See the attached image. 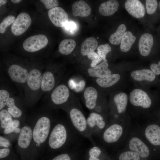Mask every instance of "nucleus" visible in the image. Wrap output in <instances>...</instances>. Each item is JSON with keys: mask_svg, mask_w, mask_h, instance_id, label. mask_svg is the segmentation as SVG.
Masks as SVG:
<instances>
[{"mask_svg": "<svg viewBox=\"0 0 160 160\" xmlns=\"http://www.w3.org/2000/svg\"><path fill=\"white\" fill-rule=\"evenodd\" d=\"M78 134L69 121L56 120L48 138V147L56 150L77 146L76 144Z\"/></svg>", "mask_w": 160, "mask_h": 160, "instance_id": "nucleus-1", "label": "nucleus"}, {"mask_svg": "<svg viewBox=\"0 0 160 160\" xmlns=\"http://www.w3.org/2000/svg\"><path fill=\"white\" fill-rule=\"evenodd\" d=\"M49 109L42 110L35 116L32 129L33 147H40L47 142L52 126L56 120Z\"/></svg>", "mask_w": 160, "mask_h": 160, "instance_id": "nucleus-2", "label": "nucleus"}, {"mask_svg": "<svg viewBox=\"0 0 160 160\" xmlns=\"http://www.w3.org/2000/svg\"><path fill=\"white\" fill-rule=\"evenodd\" d=\"M43 72L37 67L31 68L24 88L23 99L29 107L34 105L42 95L41 85Z\"/></svg>", "mask_w": 160, "mask_h": 160, "instance_id": "nucleus-3", "label": "nucleus"}, {"mask_svg": "<svg viewBox=\"0 0 160 160\" xmlns=\"http://www.w3.org/2000/svg\"><path fill=\"white\" fill-rule=\"evenodd\" d=\"M62 109L67 113L69 121L77 132L91 139L92 136L87 126V118L81 108L72 102Z\"/></svg>", "mask_w": 160, "mask_h": 160, "instance_id": "nucleus-4", "label": "nucleus"}, {"mask_svg": "<svg viewBox=\"0 0 160 160\" xmlns=\"http://www.w3.org/2000/svg\"><path fill=\"white\" fill-rule=\"evenodd\" d=\"M49 94L48 104L51 109L62 108L72 102L69 101L70 89L64 83L59 84Z\"/></svg>", "mask_w": 160, "mask_h": 160, "instance_id": "nucleus-5", "label": "nucleus"}, {"mask_svg": "<svg viewBox=\"0 0 160 160\" xmlns=\"http://www.w3.org/2000/svg\"><path fill=\"white\" fill-rule=\"evenodd\" d=\"M62 72L46 69L43 72L41 85L42 95L49 94L59 84L62 79Z\"/></svg>", "mask_w": 160, "mask_h": 160, "instance_id": "nucleus-6", "label": "nucleus"}, {"mask_svg": "<svg viewBox=\"0 0 160 160\" xmlns=\"http://www.w3.org/2000/svg\"><path fill=\"white\" fill-rule=\"evenodd\" d=\"M48 40L44 34H38L30 36L24 41L23 49L26 51L34 52L40 50L47 45Z\"/></svg>", "mask_w": 160, "mask_h": 160, "instance_id": "nucleus-7", "label": "nucleus"}, {"mask_svg": "<svg viewBox=\"0 0 160 160\" xmlns=\"http://www.w3.org/2000/svg\"><path fill=\"white\" fill-rule=\"evenodd\" d=\"M31 23V19L27 13H20L12 24L11 30L15 36H19L23 33L28 28Z\"/></svg>", "mask_w": 160, "mask_h": 160, "instance_id": "nucleus-8", "label": "nucleus"}, {"mask_svg": "<svg viewBox=\"0 0 160 160\" xmlns=\"http://www.w3.org/2000/svg\"><path fill=\"white\" fill-rule=\"evenodd\" d=\"M88 127L92 135L97 136L106 126L102 116L99 113L92 111L87 118Z\"/></svg>", "mask_w": 160, "mask_h": 160, "instance_id": "nucleus-9", "label": "nucleus"}, {"mask_svg": "<svg viewBox=\"0 0 160 160\" xmlns=\"http://www.w3.org/2000/svg\"><path fill=\"white\" fill-rule=\"evenodd\" d=\"M23 99L12 95L9 99L5 108L15 119H20L24 115L23 104Z\"/></svg>", "mask_w": 160, "mask_h": 160, "instance_id": "nucleus-10", "label": "nucleus"}, {"mask_svg": "<svg viewBox=\"0 0 160 160\" xmlns=\"http://www.w3.org/2000/svg\"><path fill=\"white\" fill-rule=\"evenodd\" d=\"M129 100L133 105L145 108H149L152 103L151 100L147 94L139 89H135L131 92Z\"/></svg>", "mask_w": 160, "mask_h": 160, "instance_id": "nucleus-11", "label": "nucleus"}, {"mask_svg": "<svg viewBox=\"0 0 160 160\" xmlns=\"http://www.w3.org/2000/svg\"><path fill=\"white\" fill-rule=\"evenodd\" d=\"M49 18L52 23L58 27H63L68 22V16L63 9L56 7L49 9L48 12Z\"/></svg>", "mask_w": 160, "mask_h": 160, "instance_id": "nucleus-12", "label": "nucleus"}, {"mask_svg": "<svg viewBox=\"0 0 160 160\" xmlns=\"http://www.w3.org/2000/svg\"><path fill=\"white\" fill-rule=\"evenodd\" d=\"M32 129L28 125L23 126L21 128L17 140L18 147L25 150L33 147Z\"/></svg>", "mask_w": 160, "mask_h": 160, "instance_id": "nucleus-13", "label": "nucleus"}, {"mask_svg": "<svg viewBox=\"0 0 160 160\" xmlns=\"http://www.w3.org/2000/svg\"><path fill=\"white\" fill-rule=\"evenodd\" d=\"M122 126L117 124H113L104 131L102 138L106 143L111 144L116 142L120 138L123 133Z\"/></svg>", "mask_w": 160, "mask_h": 160, "instance_id": "nucleus-14", "label": "nucleus"}, {"mask_svg": "<svg viewBox=\"0 0 160 160\" xmlns=\"http://www.w3.org/2000/svg\"><path fill=\"white\" fill-rule=\"evenodd\" d=\"M124 7L127 12L134 17L140 18L145 15V7L139 0H127L125 3Z\"/></svg>", "mask_w": 160, "mask_h": 160, "instance_id": "nucleus-15", "label": "nucleus"}, {"mask_svg": "<svg viewBox=\"0 0 160 160\" xmlns=\"http://www.w3.org/2000/svg\"><path fill=\"white\" fill-rule=\"evenodd\" d=\"M84 97L86 107L93 111L97 106L98 94L97 89L93 86L88 87L84 90Z\"/></svg>", "mask_w": 160, "mask_h": 160, "instance_id": "nucleus-16", "label": "nucleus"}, {"mask_svg": "<svg viewBox=\"0 0 160 160\" xmlns=\"http://www.w3.org/2000/svg\"><path fill=\"white\" fill-rule=\"evenodd\" d=\"M153 44L152 35L149 33L143 34L140 37L139 43V50L140 54L146 56L150 54Z\"/></svg>", "mask_w": 160, "mask_h": 160, "instance_id": "nucleus-17", "label": "nucleus"}, {"mask_svg": "<svg viewBox=\"0 0 160 160\" xmlns=\"http://www.w3.org/2000/svg\"><path fill=\"white\" fill-rule=\"evenodd\" d=\"M129 147L131 151L137 153L142 158H147L149 155L150 151L148 147L137 137H133L130 140Z\"/></svg>", "mask_w": 160, "mask_h": 160, "instance_id": "nucleus-18", "label": "nucleus"}, {"mask_svg": "<svg viewBox=\"0 0 160 160\" xmlns=\"http://www.w3.org/2000/svg\"><path fill=\"white\" fill-rule=\"evenodd\" d=\"M107 62L103 61L94 67L89 68L87 70L88 75L92 77L102 78L111 74L108 68Z\"/></svg>", "mask_w": 160, "mask_h": 160, "instance_id": "nucleus-19", "label": "nucleus"}, {"mask_svg": "<svg viewBox=\"0 0 160 160\" xmlns=\"http://www.w3.org/2000/svg\"><path fill=\"white\" fill-rule=\"evenodd\" d=\"M146 138L152 144L160 145V127L156 124L148 125L145 131Z\"/></svg>", "mask_w": 160, "mask_h": 160, "instance_id": "nucleus-20", "label": "nucleus"}, {"mask_svg": "<svg viewBox=\"0 0 160 160\" xmlns=\"http://www.w3.org/2000/svg\"><path fill=\"white\" fill-rule=\"evenodd\" d=\"M73 14L75 17H86L91 13L89 6L85 1L80 0L74 3L72 6Z\"/></svg>", "mask_w": 160, "mask_h": 160, "instance_id": "nucleus-21", "label": "nucleus"}, {"mask_svg": "<svg viewBox=\"0 0 160 160\" xmlns=\"http://www.w3.org/2000/svg\"><path fill=\"white\" fill-rule=\"evenodd\" d=\"M119 4L116 0H110L100 4L99 8L100 13L104 16L113 14L118 9Z\"/></svg>", "mask_w": 160, "mask_h": 160, "instance_id": "nucleus-22", "label": "nucleus"}, {"mask_svg": "<svg viewBox=\"0 0 160 160\" xmlns=\"http://www.w3.org/2000/svg\"><path fill=\"white\" fill-rule=\"evenodd\" d=\"M131 76L133 79L138 81L151 82L154 81L156 77L155 74L151 70L145 69L133 71L131 73Z\"/></svg>", "mask_w": 160, "mask_h": 160, "instance_id": "nucleus-23", "label": "nucleus"}, {"mask_svg": "<svg viewBox=\"0 0 160 160\" xmlns=\"http://www.w3.org/2000/svg\"><path fill=\"white\" fill-rule=\"evenodd\" d=\"M120 75L118 74H112L102 78H96L95 81L97 84L102 88H106L111 87L119 80Z\"/></svg>", "mask_w": 160, "mask_h": 160, "instance_id": "nucleus-24", "label": "nucleus"}, {"mask_svg": "<svg viewBox=\"0 0 160 160\" xmlns=\"http://www.w3.org/2000/svg\"><path fill=\"white\" fill-rule=\"evenodd\" d=\"M98 45L96 39L92 37L85 39L82 43L81 48V52L84 56L87 55L94 52Z\"/></svg>", "mask_w": 160, "mask_h": 160, "instance_id": "nucleus-25", "label": "nucleus"}, {"mask_svg": "<svg viewBox=\"0 0 160 160\" xmlns=\"http://www.w3.org/2000/svg\"><path fill=\"white\" fill-rule=\"evenodd\" d=\"M136 40V37L130 31H126L124 34L120 43V49L124 52L128 51Z\"/></svg>", "mask_w": 160, "mask_h": 160, "instance_id": "nucleus-26", "label": "nucleus"}, {"mask_svg": "<svg viewBox=\"0 0 160 160\" xmlns=\"http://www.w3.org/2000/svg\"><path fill=\"white\" fill-rule=\"evenodd\" d=\"M118 112L121 113L126 110L128 102V97L126 93L121 92L116 94L113 98Z\"/></svg>", "mask_w": 160, "mask_h": 160, "instance_id": "nucleus-27", "label": "nucleus"}, {"mask_svg": "<svg viewBox=\"0 0 160 160\" xmlns=\"http://www.w3.org/2000/svg\"><path fill=\"white\" fill-rule=\"evenodd\" d=\"M76 46L75 41L73 39H65L60 43L58 47L59 51L62 54L67 55L70 54Z\"/></svg>", "mask_w": 160, "mask_h": 160, "instance_id": "nucleus-28", "label": "nucleus"}, {"mask_svg": "<svg viewBox=\"0 0 160 160\" xmlns=\"http://www.w3.org/2000/svg\"><path fill=\"white\" fill-rule=\"evenodd\" d=\"M126 29L127 27L124 24L120 25L116 32L112 34L110 36L109 41L110 43L114 45H118L120 44Z\"/></svg>", "mask_w": 160, "mask_h": 160, "instance_id": "nucleus-29", "label": "nucleus"}, {"mask_svg": "<svg viewBox=\"0 0 160 160\" xmlns=\"http://www.w3.org/2000/svg\"><path fill=\"white\" fill-rule=\"evenodd\" d=\"M13 117L5 108L0 110V127L4 130L12 121Z\"/></svg>", "mask_w": 160, "mask_h": 160, "instance_id": "nucleus-30", "label": "nucleus"}, {"mask_svg": "<svg viewBox=\"0 0 160 160\" xmlns=\"http://www.w3.org/2000/svg\"><path fill=\"white\" fill-rule=\"evenodd\" d=\"M13 94L7 88L1 86L0 89V110L6 107L10 97Z\"/></svg>", "mask_w": 160, "mask_h": 160, "instance_id": "nucleus-31", "label": "nucleus"}, {"mask_svg": "<svg viewBox=\"0 0 160 160\" xmlns=\"http://www.w3.org/2000/svg\"><path fill=\"white\" fill-rule=\"evenodd\" d=\"M20 124V120L13 119L11 123L4 130V133L6 135L13 133L19 134L21 130V128L19 127Z\"/></svg>", "mask_w": 160, "mask_h": 160, "instance_id": "nucleus-32", "label": "nucleus"}, {"mask_svg": "<svg viewBox=\"0 0 160 160\" xmlns=\"http://www.w3.org/2000/svg\"><path fill=\"white\" fill-rule=\"evenodd\" d=\"M111 50V48L107 43L100 45L97 48V52L103 61L107 62L106 55Z\"/></svg>", "mask_w": 160, "mask_h": 160, "instance_id": "nucleus-33", "label": "nucleus"}, {"mask_svg": "<svg viewBox=\"0 0 160 160\" xmlns=\"http://www.w3.org/2000/svg\"><path fill=\"white\" fill-rule=\"evenodd\" d=\"M119 160H140V156L132 151H125L121 153L119 157Z\"/></svg>", "mask_w": 160, "mask_h": 160, "instance_id": "nucleus-34", "label": "nucleus"}, {"mask_svg": "<svg viewBox=\"0 0 160 160\" xmlns=\"http://www.w3.org/2000/svg\"><path fill=\"white\" fill-rule=\"evenodd\" d=\"M15 19V17L12 15H8L4 18L0 24V33H4L6 28L12 24Z\"/></svg>", "mask_w": 160, "mask_h": 160, "instance_id": "nucleus-35", "label": "nucleus"}, {"mask_svg": "<svg viewBox=\"0 0 160 160\" xmlns=\"http://www.w3.org/2000/svg\"><path fill=\"white\" fill-rule=\"evenodd\" d=\"M145 5L147 13L149 15H152L156 11L158 6L157 1L146 0Z\"/></svg>", "mask_w": 160, "mask_h": 160, "instance_id": "nucleus-36", "label": "nucleus"}, {"mask_svg": "<svg viewBox=\"0 0 160 160\" xmlns=\"http://www.w3.org/2000/svg\"><path fill=\"white\" fill-rule=\"evenodd\" d=\"M87 56L89 59L91 60L90 64L91 67H94L97 65L102 60L97 53L95 52L88 55Z\"/></svg>", "mask_w": 160, "mask_h": 160, "instance_id": "nucleus-37", "label": "nucleus"}, {"mask_svg": "<svg viewBox=\"0 0 160 160\" xmlns=\"http://www.w3.org/2000/svg\"><path fill=\"white\" fill-rule=\"evenodd\" d=\"M47 9H51L57 7L59 5L58 1L57 0H41Z\"/></svg>", "mask_w": 160, "mask_h": 160, "instance_id": "nucleus-38", "label": "nucleus"}, {"mask_svg": "<svg viewBox=\"0 0 160 160\" xmlns=\"http://www.w3.org/2000/svg\"><path fill=\"white\" fill-rule=\"evenodd\" d=\"M0 146L4 148H9L11 147V144L9 141L5 137L0 135Z\"/></svg>", "mask_w": 160, "mask_h": 160, "instance_id": "nucleus-39", "label": "nucleus"}, {"mask_svg": "<svg viewBox=\"0 0 160 160\" xmlns=\"http://www.w3.org/2000/svg\"><path fill=\"white\" fill-rule=\"evenodd\" d=\"M63 27L68 31L72 32L75 30L76 28V25L73 22H68Z\"/></svg>", "mask_w": 160, "mask_h": 160, "instance_id": "nucleus-40", "label": "nucleus"}, {"mask_svg": "<svg viewBox=\"0 0 160 160\" xmlns=\"http://www.w3.org/2000/svg\"><path fill=\"white\" fill-rule=\"evenodd\" d=\"M150 68L152 72L156 75L160 74V61L158 64L153 63L150 66Z\"/></svg>", "mask_w": 160, "mask_h": 160, "instance_id": "nucleus-41", "label": "nucleus"}, {"mask_svg": "<svg viewBox=\"0 0 160 160\" xmlns=\"http://www.w3.org/2000/svg\"><path fill=\"white\" fill-rule=\"evenodd\" d=\"M52 160H71V159L68 153H64L58 155Z\"/></svg>", "mask_w": 160, "mask_h": 160, "instance_id": "nucleus-42", "label": "nucleus"}, {"mask_svg": "<svg viewBox=\"0 0 160 160\" xmlns=\"http://www.w3.org/2000/svg\"><path fill=\"white\" fill-rule=\"evenodd\" d=\"M10 152L9 148H3L0 149V158H4L9 155Z\"/></svg>", "mask_w": 160, "mask_h": 160, "instance_id": "nucleus-43", "label": "nucleus"}, {"mask_svg": "<svg viewBox=\"0 0 160 160\" xmlns=\"http://www.w3.org/2000/svg\"><path fill=\"white\" fill-rule=\"evenodd\" d=\"M88 160H100L99 159V157L97 158L94 157L89 156Z\"/></svg>", "mask_w": 160, "mask_h": 160, "instance_id": "nucleus-44", "label": "nucleus"}, {"mask_svg": "<svg viewBox=\"0 0 160 160\" xmlns=\"http://www.w3.org/2000/svg\"><path fill=\"white\" fill-rule=\"evenodd\" d=\"M7 1L6 0H0V6L5 4Z\"/></svg>", "mask_w": 160, "mask_h": 160, "instance_id": "nucleus-45", "label": "nucleus"}, {"mask_svg": "<svg viewBox=\"0 0 160 160\" xmlns=\"http://www.w3.org/2000/svg\"><path fill=\"white\" fill-rule=\"evenodd\" d=\"M11 1L15 4L18 3L21 1V0H11Z\"/></svg>", "mask_w": 160, "mask_h": 160, "instance_id": "nucleus-46", "label": "nucleus"}, {"mask_svg": "<svg viewBox=\"0 0 160 160\" xmlns=\"http://www.w3.org/2000/svg\"><path fill=\"white\" fill-rule=\"evenodd\" d=\"M159 6H160V3H159Z\"/></svg>", "mask_w": 160, "mask_h": 160, "instance_id": "nucleus-47", "label": "nucleus"}]
</instances>
